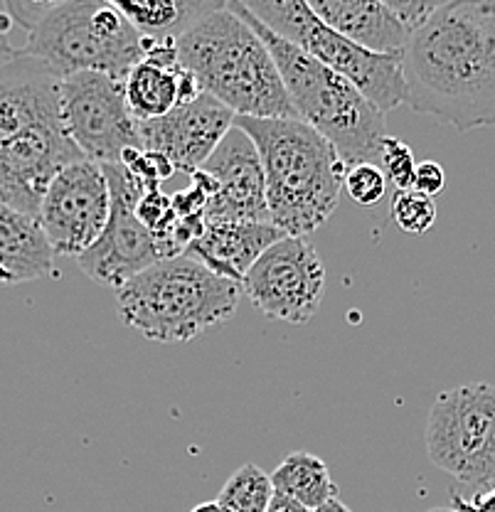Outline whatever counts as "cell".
Wrapping results in <instances>:
<instances>
[{
    "mask_svg": "<svg viewBox=\"0 0 495 512\" xmlns=\"http://www.w3.org/2000/svg\"><path fill=\"white\" fill-rule=\"evenodd\" d=\"M407 104L466 133L495 126V0H449L409 32Z\"/></svg>",
    "mask_w": 495,
    "mask_h": 512,
    "instance_id": "cell-1",
    "label": "cell"
},
{
    "mask_svg": "<svg viewBox=\"0 0 495 512\" xmlns=\"http://www.w3.org/2000/svg\"><path fill=\"white\" fill-rule=\"evenodd\" d=\"M234 124L259 148L271 222L286 237H306L323 227L338 210L350 168L333 143L301 119L237 116Z\"/></svg>",
    "mask_w": 495,
    "mask_h": 512,
    "instance_id": "cell-2",
    "label": "cell"
},
{
    "mask_svg": "<svg viewBox=\"0 0 495 512\" xmlns=\"http://www.w3.org/2000/svg\"><path fill=\"white\" fill-rule=\"evenodd\" d=\"M178 60L205 94L237 116L298 119V111L259 32L232 8L207 15L180 37Z\"/></svg>",
    "mask_w": 495,
    "mask_h": 512,
    "instance_id": "cell-3",
    "label": "cell"
},
{
    "mask_svg": "<svg viewBox=\"0 0 495 512\" xmlns=\"http://www.w3.org/2000/svg\"><path fill=\"white\" fill-rule=\"evenodd\" d=\"M227 8L242 15L266 42L294 101L298 119L323 133L348 165L380 163L382 143L390 136L385 111L372 104L348 77L264 28L242 5L227 0Z\"/></svg>",
    "mask_w": 495,
    "mask_h": 512,
    "instance_id": "cell-4",
    "label": "cell"
},
{
    "mask_svg": "<svg viewBox=\"0 0 495 512\" xmlns=\"http://www.w3.org/2000/svg\"><path fill=\"white\" fill-rule=\"evenodd\" d=\"M244 296L239 281L225 279L190 254L156 261L116 291L121 323L153 343H188L227 323Z\"/></svg>",
    "mask_w": 495,
    "mask_h": 512,
    "instance_id": "cell-5",
    "label": "cell"
},
{
    "mask_svg": "<svg viewBox=\"0 0 495 512\" xmlns=\"http://www.w3.org/2000/svg\"><path fill=\"white\" fill-rule=\"evenodd\" d=\"M148 37L106 0H65L28 32L23 50L60 79L101 72L124 82L146 57Z\"/></svg>",
    "mask_w": 495,
    "mask_h": 512,
    "instance_id": "cell-6",
    "label": "cell"
},
{
    "mask_svg": "<svg viewBox=\"0 0 495 512\" xmlns=\"http://www.w3.org/2000/svg\"><path fill=\"white\" fill-rule=\"evenodd\" d=\"M234 3L252 13L264 28L348 77L385 114L407 104L402 52L382 55L367 50L323 23L308 8L306 0H234Z\"/></svg>",
    "mask_w": 495,
    "mask_h": 512,
    "instance_id": "cell-7",
    "label": "cell"
},
{
    "mask_svg": "<svg viewBox=\"0 0 495 512\" xmlns=\"http://www.w3.org/2000/svg\"><path fill=\"white\" fill-rule=\"evenodd\" d=\"M427 453L434 466L473 493L495 488V387L461 384L436 397L427 421Z\"/></svg>",
    "mask_w": 495,
    "mask_h": 512,
    "instance_id": "cell-8",
    "label": "cell"
},
{
    "mask_svg": "<svg viewBox=\"0 0 495 512\" xmlns=\"http://www.w3.org/2000/svg\"><path fill=\"white\" fill-rule=\"evenodd\" d=\"M62 119L94 163H121L129 148L141 146V121L131 114L124 82L101 72H79L62 79Z\"/></svg>",
    "mask_w": 495,
    "mask_h": 512,
    "instance_id": "cell-9",
    "label": "cell"
},
{
    "mask_svg": "<svg viewBox=\"0 0 495 512\" xmlns=\"http://www.w3.org/2000/svg\"><path fill=\"white\" fill-rule=\"evenodd\" d=\"M111 190V217L92 249L77 256L84 274L97 284L121 286L136 279L141 271L161 261L156 237L136 215V205L143 195L141 180H136L121 163L101 165Z\"/></svg>",
    "mask_w": 495,
    "mask_h": 512,
    "instance_id": "cell-10",
    "label": "cell"
},
{
    "mask_svg": "<svg viewBox=\"0 0 495 512\" xmlns=\"http://www.w3.org/2000/svg\"><path fill=\"white\" fill-rule=\"evenodd\" d=\"M242 286L266 318L303 325L321 308L326 269L306 237H284L259 256Z\"/></svg>",
    "mask_w": 495,
    "mask_h": 512,
    "instance_id": "cell-11",
    "label": "cell"
},
{
    "mask_svg": "<svg viewBox=\"0 0 495 512\" xmlns=\"http://www.w3.org/2000/svg\"><path fill=\"white\" fill-rule=\"evenodd\" d=\"M111 217V190L104 168L89 158L65 165L52 178L40 205V220L57 256L92 249Z\"/></svg>",
    "mask_w": 495,
    "mask_h": 512,
    "instance_id": "cell-12",
    "label": "cell"
},
{
    "mask_svg": "<svg viewBox=\"0 0 495 512\" xmlns=\"http://www.w3.org/2000/svg\"><path fill=\"white\" fill-rule=\"evenodd\" d=\"M202 170L215 180L207 222H271L262 156L244 128L234 124Z\"/></svg>",
    "mask_w": 495,
    "mask_h": 512,
    "instance_id": "cell-13",
    "label": "cell"
},
{
    "mask_svg": "<svg viewBox=\"0 0 495 512\" xmlns=\"http://www.w3.org/2000/svg\"><path fill=\"white\" fill-rule=\"evenodd\" d=\"M60 87L62 79L25 50L0 57V153L35 128L62 121Z\"/></svg>",
    "mask_w": 495,
    "mask_h": 512,
    "instance_id": "cell-14",
    "label": "cell"
},
{
    "mask_svg": "<svg viewBox=\"0 0 495 512\" xmlns=\"http://www.w3.org/2000/svg\"><path fill=\"white\" fill-rule=\"evenodd\" d=\"M234 121L237 114L232 109L202 92L195 101L178 106L161 119L143 121L141 146L146 151L163 153L178 173L193 175L215 153Z\"/></svg>",
    "mask_w": 495,
    "mask_h": 512,
    "instance_id": "cell-15",
    "label": "cell"
},
{
    "mask_svg": "<svg viewBox=\"0 0 495 512\" xmlns=\"http://www.w3.org/2000/svg\"><path fill=\"white\" fill-rule=\"evenodd\" d=\"M126 101L136 121H153L202 94L198 79L178 60L175 37H148L146 57L124 79Z\"/></svg>",
    "mask_w": 495,
    "mask_h": 512,
    "instance_id": "cell-16",
    "label": "cell"
},
{
    "mask_svg": "<svg viewBox=\"0 0 495 512\" xmlns=\"http://www.w3.org/2000/svg\"><path fill=\"white\" fill-rule=\"evenodd\" d=\"M65 0H5L10 20L33 30L42 15ZM116 5L146 37H180L207 15L227 8V0H106Z\"/></svg>",
    "mask_w": 495,
    "mask_h": 512,
    "instance_id": "cell-17",
    "label": "cell"
},
{
    "mask_svg": "<svg viewBox=\"0 0 495 512\" xmlns=\"http://www.w3.org/2000/svg\"><path fill=\"white\" fill-rule=\"evenodd\" d=\"M284 237L274 222H207L202 237L195 239L185 254L215 274L242 284L259 256Z\"/></svg>",
    "mask_w": 495,
    "mask_h": 512,
    "instance_id": "cell-18",
    "label": "cell"
},
{
    "mask_svg": "<svg viewBox=\"0 0 495 512\" xmlns=\"http://www.w3.org/2000/svg\"><path fill=\"white\" fill-rule=\"evenodd\" d=\"M55 256L37 217L0 202V284L18 286L52 279Z\"/></svg>",
    "mask_w": 495,
    "mask_h": 512,
    "instance_id": "cell-19",
    "label": "cell"
},
{
    "mask_svg": "<svg viewBox=\"0 0 495 512\" xmlns=\"http://www.w3.org/2000/svg\"><path fill=\"white\" fill-rule=\"evenodd\" d=\"M308 8L358 45L382 55H399L409 40V30L380 0H306Z\"/></svg>",
    "mask_w": 495,
    "mask_h": 512,
    "instance_id": "cell-20",
    "label": "cell"
},
{
    "mask_svg": "<svg viewBox=\"0 0 495 512\" xmlns=\"http://www.w3.org/2000/svg\"><path fill=\"white\" fill-rule=\"evenodd\" d=\"M271 483H274L276 493L296 498L298 503L311 510L338 498V485L330 476L326 461L308 451L289 453L271 473Z\"/></svg>",
    "mask_w": 495,
    "mask_h": 512,
    "instance_id": "cell-21",
    "label": "cell"
},
{
    "mask_svg": "<svg viewBox=\"0 0 495 512\" xmlns=\"http://www.w3.org/2000/svg\"><path fill=\"white\" fill-rule=\"evenodd\" d=\"M274 493L276 490L269 473L254 463H244L222 485L217 503L222 512H266Z\"/></svg>",
    "mask_w": 495,
    "mask_h": 512,
    "instance_id": "cell-22",
    "label": "cell"
},
{
    "mask_svg": "<svg viewBox=\"0 0 495 512\" xmlns=\"http://www.w3.org/2000/svg\"><path fill=\"white\" fill-rule=\"evenodd\" d=\"M390 217L402 232L427 234L436 222V202L434 197L424 195L419 190H395V197L390 202Z\"/></svg>",
    "mask_w": 495,
    "mask_h": 512,
    "instance_id": "cell-23",
    "label": "cell"
},
{
    "mask_svg": "<svg viewBox=\"0 0 495 512\" xmlns=\"http://www.w3.org/2000/svg\"><path fill=\"white\" fill-rule=\"evenodd\" d=\"M417 160H414L412 148L395 136H387L382 143L380 168L385 170L387 180L395 185V190H412L414 178H417Z\"/></svg>",
    "mask_w": 495,
    "mask_h": 512,
    "instance_id": "cell-24",
    "label": "cell"
},
{
    "mask_svg": "<svg viewBox=\"0 0 495 512\" xmlns=\"http://www.w3.org/2000/svg\"><path fill=\"white\" fill-rule=\"evenodd\" d=\"M345 192L358 205H377L387 192V175L377 163L350 165L345 175Z\"/></svg>",
    "mask_w": 495,
    "mask_h": 512,
    "instance_id": "cell-25",
    "label": "cell"
},
{
    "mask_svg": "<svg viewBox=\"0 0 495 512\" xmlns=\"http://www.w3.org/2000/svg\"><path fill=\"white\" fill-rule=\"evenodd\" d=\"M136 215L138 220L151 229L156 242L163 239L173 229V224L178 222V212L173 207V195H163L161 188L143 190L141 200L136 205Z\"/></svg>",
    "mask_w": 495,
    "mask_h": 512,
    "instance_id": "cell-26",
    "label": "cell"
},
{
    "mask_svg": "<svg viewBox=\"0 0 495 512\" xmlns=\"http://www.w3.org/2000/svg\"><path fill=\"white\" fill-rule=\"evenodd\" d=\"M387 10L404 25L409 32L417 30L419 25L427 23L431 15L446 5L449 0H380Z\"/></svg>",
    "mask_w": 495,
    "mask_h": 512,
    "instance_id": "cell-27",
    "label": "cell"
},
{
    "mask_svg": "<svg viewBox=\"0 0 495 512\" xmlns=\"http://www.w3.org/2000/svg\"><path fill=\"white\" fill-rule=\"evenodd\" d=\"M446 185V173L439 163L434 160H424L417 165V178H414V190L424 192V195L436 197Z\"/></svg>",
    "mask_w": 495,
    "mask_h": 512,
    "instance_id": "cell-28",
    "label": "cell"
},
{
    "mask_svg": "<svg viewBox=\"0 0 495 512\" xmlns=\"http://www.w3.org/2000/svg\"><path fill=\"white\" fill-rule=\"evenodd\" d=\"M451 508L456 512H495V488L473 493L471 498L463 495H451Z\"/></svg>",
    "mask_w": 495,
    "mask_h": 512,
    "instance_id": "cell-29",
    "label": "cell"
},
{
    "mask_svg": "<svg viewBox=\"0 0 495 512\" xmlns=\"http://www.w3.org/2000/svg\"><path fill=\"white\" fill-rule=\"evenodd\" d=\"M266 512H313V510L306 508L303 503H298L296 498H289V495L284 493H274V498H271L269 503V510Z\"/></svg>",
    "mask_w": 495,
    "mask_h": 512,
    "instance_id": "cell-30",
    "label": "cell"
},
{
    "mask_svg": "<svg viewBox=\"0 0 495 512\" xmlns=\"http://www.w3.org/2000/svg\"><path fill=\"white\" fill-rule=\"evenodd\" d=\"M313 512H353V510H350L348 505L343 503V500L333 498V500H328L326 505H321V508H316Z\"/></svg>",
    "mask_w": 495,
    "mask_h": 512,
    "instance_id": "cell-31",
    "label": "cell"
},
{
    "mask_svg": "<svg viewBox=\"0 0 495 512\" xmlns=\"http://www.w3.org/2000/svg\"><path fill=\"white\" fill-rule=\"evenodd\" d=\"M3 20H5V18H3V15H0V57L8 55V52L13 50V47H10V42L5 40V32H8V25H5Z\"/></svg>",
    "mask_w": 495,
    "mask_h": 512,
    "instance_id": "cell-32",
    "label": "cell"
},
{
    "mask_svg": "<svg viewBox=\"0 0 495 512\" xmlns=\"http://www.w3.org/2000/svg\"><path fill=\"white\" fill-rule=\"evenodd\" d=\"M190 512H222V508H220V503H217V500H207V503L195 505V508Z\"/></svg>",
    "mask_w": 495,
    "mask_h": 512,
    "instance_id": "cell-33",
    "label": "cell"
},
{
    "mask_svg": "<svg viewBox=\"0 0 495 512\" xmlns=\"http://www.w3.org/2000/svg\"><path fill=\"white\" fill-rule=\"evenodd\" d=\"M427 512H456V510L454 508H431Z\"/></svg>",
    "mask_w": 495,
    "mask_h": 512,
    "instance_id": "cell-34",
    "label": "cell"
}]
</instances>
